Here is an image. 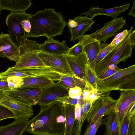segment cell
<instances>
[{"instance_id":"obj_45","label":"cell","mask_w":135,"mask_h":135,"mask_svg":"<svg viewBox=\"0 0 135 135\" xmlns=\"http://www.w3.org/2000/svg\"><path fill=\"white\" fill-rule=\"evenodd\" d=\"M132 7L129 12L128 15H131L134 17H135V0L133 2Z\"/></svg>"},{"instance_id":"obj_12","label":"cell","mask_w":135,"mask_h":135,"mask_svg":"<svg viewBox=\"0 0 135 135\" xmlns=\"http://www.w3.org/2000/svg\"><path fill=\"white\" fill-rule=\"evenodd\" d=\"M113 110L117 115L119 126L123 122L129 110L135 103V89L122 90Z\"/></svg>"},{"instance_id":"obj_18","label":"cell","mask_w":135,"mask_h":135,"mask_svg":"<svg viewBox=\"0 0 135 135\" xmlns=\"http://www.w3.org/2000/svg\"><path fill=\"white\" fill-rule=\"evenodd\" d=\"M130 6L129 3L121 6L108 8H101L98 6L95 7L91 6L88 11L82 13L81 15L89 16L93 19L97 16L103 15L114 18H117L118 16L127 10Z\"/></svg>"},{"instance_id":"obj_7","label":"cell","mask_w":135,"mask_h":135,"mask_svg":"<svg viewBox=\"0 0 135 135\" xmlns=\"http://www.w3.org/2000/svg\"><path fill=\"white\" fill-rule=\"evenodd\" d=\"M69 89L60 81L54 83L42 89L38 99L37 104L41 108L63 98L69 97Z\"/></svg>"},{"instance_id":"obj_41","label":"cell","mask_w":135,"mask_h":135,"mask_svg":"<svg viewBox=\"0 0 135 135\" xmlns=\"http://www.w3.org/2000/svg\"><path fill=\"white\" fill-rule=\"evenodd\" d=\"M22 27L27 33L30 32L31 29V25L29 21V19H25L22 22Z\"/></svg>"},{"instance_id":"obj_19","label":"cell","mask_w":135,"mask_h":135,"mask_svg":"<svg viewBox=\"0 0 135 135\" xmlns=\"http://www.w3.org/2000/svg\"><path fill=\"white\" fill-rule=\"evenodd\" d=\"M29 118L15 119L12 123L0 126V135H22L30 123Z\"/></svg>"},{"instance_id":"obj_15","label":"cell","mask_w":135,"mask_h":135,"mask_svg":"<svg viewBox=\"0 0 135 135\" xmlns=\"http://www.w3.org/2000/svg\"><path fill=\"white\" fill-rule=\"evenodd\" d=\"M63 55L67 60L74 75L84 80L85 70L89 65L85 52L84 51L75 56Z\"/></svg>"},{"instance_id":"obj_22","label":"cell","mask_w":135,"mask_h":135,"mask_svg":"<svg viewBox=\"0 0 135 135\" xmlns=\"http://www.w3.org/2000/svg\"><path fill=\"white\" fill-rule=\"evenodd\" d=\"M23 78V84L21 88L35 87L42 89L54 83L53 80L44 76Z\"/></svg>"},{"instance_id":"obj_29","label":"cell","mask_w":135,"mask_h":135,"mask_svg":"<svg viewBox=\"0 0 135 135\" xmlns=\"http://www.w3.org/2000/svg\"><path fill=\"white\" fill-rule=\"evenodd\" d=\"M9 88L12 90H15L21 88L23 84L22 78L12 76L6 78Z\"/></svg>"},{"instance_id":"obj_30","label":"cell","mask_w":135,"mask_h":135,"mask_svg":"<svg viewBox=\"0 0 135 135\" xmlns=\"http://www.w3.org/2000/svg\"><path fill=\"white\" fill-rule=\"evenodd\" d=\"M103 117L88 126L84 135H95L99 128L103 122Z\"/></svg>"},{"instance_id":"obj_6","label":"cell","mask_w":135,"mask_h":135,"mask_svg":"<svg viewBox=\"0 0 135 135\" xmlns=\"http://www.w3.org/2000/svg\"><path fill=\"white\" fill-rule=\"evenodd\" d=\"M31 15L25 12H11L6 18L5 22L10 38L19 48L25 44L27 39L22 22L25 19H30Z\"/></svg>"},{"instance_id":"obj_46","label":"cell","mask_w":135,"mask_h":135,"mask_svg":"<svg viewBox=\"0 0 135 135\" xmlns=\"http://www.w3.org/2000/svg\"><path fill=\"white\" fill-rule=\"evenodd\" d=\"M104 135H110L108 129L106 127V129Z\"/></svg>"},{"instance_id":"obj_38","label":"cell","mask_w":135,"mask_h":135,"mask_svg":"<svg viewBox=\"0 0 135 135\" xmlns=\"http://www.w3.org/2000/svg\"><path fill=\"white\" fill-rule=\"evenodd\" d=\"M12 90L8 86L6 78H0V91Z\"/></svg>"},{"instance_id":"obj_44","label":"cell","mask_w":135,"mask_h":135,"mask_svg":"<svg viewBox=\"0 0 135 135\" xmlns=\"http://www.w3.org/2000/svg\"><path fill=\"white\" fill-rule=\"evenodd\" d=\"M77 25L76 22L74 20L71 19H69L68 22L67 23L69 28H73L75 27Z\"/></svg>"},{"instance_id":"obj_26","label":"cell","mask_w":135,"mask_h":135,"mask_svg":"<svg viewBox=\"0 0 135 135\" xmlns=\"http://www.w3.org/2000/svg\"><path fill=\"white\" fill-rule=\"evenodd\" d=\"M75 119L71 135H80L82 125L80 107L79 103L75 105Z\"/></svg>"},{"instance_id":"obj_47","label":"cell","mask_w":135,"mask_h":135,"mask_svg":"<svg viewBox=\"0 0 135 135\" xmlns=\"http://www.w3.org/2000/svg\"><path fill=\"white\" fill-rule=\"evenodd\" d=\"M1 11L0 10V15H1Z\"/></svg>"},{"instance_id":"obj_40","label":"cell","mask_w":135,"mask_h":135,"mask_svg":"<svg viewBox=\"0 0 135 135\" xmlns=\"http://www.w3.org/2000/svg\"><path fill=\"white\" fill-rule=\"evenodd\" d=\"M120 69L118 66L113 69H109L106 71L103 74L98 78L100 79L105 78L112 75Z\"/></svg>"},{"instance_id":"obj_25","label":"cell","mask_w":135,"mask_h":135,"mask_svg":"<svg viewBox=\"0 0 135 135\" xmlns=\"http://www.w3.org/2000/svg\"><path fill=\"white\" fill-rule=\"evenodd\" d=\"M110 135H119V126L116 114L113 110L108 115L104 122Z\"/></svg>"},{"instance_id":"obj_42","label":"cell","mask_w":135,"mask_h":135,"mask_svg":"<svg viewBox=\"0 0 135 135\" xmlns=\"http://www.w3.org/2000/svg\"><path fill=\"white\" fill-rule=\"evenodd\" d=\"M129 118L135 115V103L130 108L127 113Z\"/></svg>"},{"instance_id":"obj_8","label":"cell","mask_w":135,"mask_h":135,"mask_svg":"<svg viewBox=\"0 0 135 135\" xmlns=\"http://www.w3.org/2000/svg\"><path fill=\"white\" fill-rule=\"evenodd\" d=\"M117 100L109 95L100 97L93 104L86 120L90 124L105 116L109 115L113 110Z\"/></svg>"},{"instance_id":"obj_9","label":"cell","mask_w":135,"mask_h":135,"mask_svg":"<svg viewBox=\"0 0 135 135\" xmlns=\"http://www.w3.org/2000/svg\"><path fill=\"white\" fill-rule=\"evenodd\" d=\"M0 105L9 109L13 113L15 119L29 118L33 115L32 106L17 100L3 91H0Z\"/></svg>"},{"instance_id":"obj_2","label":"cell","mask_w":135,"mask_h":135,"mask_svg":"<svg viewBox=\"0 0 135 135\" xmlns=\"http://www.w3.org/2000/svg\"><path fill=\"white\" fill-rule=\"evenodd\" d=\"M29 21L31 29L26 34V37L44 36L47 39L53 38L62 34L67 24L61 13L56 12L53 8L38 11L31 16Z\"/></svg>"},{"instance_id":"obj_24","label":"cell","mask_w":135,"mask_h":135,"mask_svg":"<svg viewBox=\"0 0 135 135\" xmlns=\"http://www.w3.org/2000/svg\"><path fill=\"white\" fill-rule=\"evenodd\" d=\"M59 81L69 88L77 86L83 90L85 86V82L84 80L74 75L69 76L61 75Z\"/></svg>"},{"instance_id":"obj_23","label":"cell","mask_w":135,"mask_h":135,"mask_svg":"<svg viewBox=\"0 0 135 135\" xmlns=\"http://www.w3.org/2000/svg\"><path fill=\"white\" fill-rule=\"evenodd\" d=\"M65 121L64 135H71L75 119V106L62 103Z\"/></svg>"},{"instance_id":"obj_5","label":"cell","mask_w":135,"mask_h":135,"mask_svg":"<svg viewBox=\"0 0 135 135\" xmlns=\"http://www.w3.org/2000/svg\"><path fill=\"white\" fill-rule=\"evenodd\" d=\"M40 44L36 41L27 39L25 44L19 48V56L15 68H23L46 66L39 57L38 53L41 51Z\"/></svg>"},{"instance_id":"obj_14","label":"cell","mask_w":135,"mask_h":135,"mask_svg":"<svg viewBox=\"0 0 135 135\" xmlns=\"http://www.w3.org/2000/svg\"><path fill=\"white\" fill-rule=\"evenodd\" d=\"M78 40L83 45L90 66L95 71L97 59L101 50L100 42L89 35H84Z\"/></svg>"},{"instance_id":"obj_1","label":"cell","mask_w":135,"mask_h":135,"mask_svg":"<svg viewBox=\"0 0 135 135\" xmlns=\"http://www.w3.org/2000/svg\"><path fill=\"white\" fill-rule=\"evenodd\" d=\"M26 129L35 135H64L65 119L62 103L59 101L41 108Z\"/></svg>"},{"instance_id":"obj_31","label":"cell","mask_w":135,"mask_h":135,"mask_svg":"<svg viewBox=\"0 0 135 135\" xmlns=\"http://www.w3.org/2000/svg\"><path fill=\"white\" fill-rule=\"evenodd\" d=\"M84 52L83 45L79 41L78 43L69 48L66 54L71 56H76Z\"/></svg>"},{"instance_id":"obj_27","label":"cell","mask_w":135,"mask_h":135,"mask_svg":"<svg viewBox=\"0 0 135 135\" xmlns=\"http://www.w3.org/2000/svg\"><path fill=\"white\" fill-rule=\"evenodd\" d=\"M97 77L95 71L89 65L85 70L84 80L85 82L91 86L95 89L97 90Z\"/></svg>"},{"instance_id":"obj_36","label":"cell","mask_w":135,"mask_h":135,"mask_svg":"<svg viewBox=\"0 0 135 135\" xmlns=\"http://www.w3.org/2000/svg\"><path fill=\"white\" fill-rule=\"evenodd\" d=\"M83 101V111L81 122L82 125L86 120L88 113L93 104L89 100Z\"/></svg>"},{"instance_id":"obj_11","label":"cell","mask_w":135,"mask_h":135,"mask_svg":"<svg viewBox=\"0 0 135 135\" xmlns=\"http://www.w3.org/2000/svg\"><path fill=\"white\" fill-rule=\"evenodd\" d=\"M126 25V20L123 18L122 16L117 17L107 22L102 28L89 35L100 42H105L108 39L117 35Z\"/></svg>"},{"instance_id":"obj_37","label":"cell","mask_w":135,"mask_h":135,"mask_svg":"<svg viewBox=\"0 0 135 135\" xmlns=\"http://www.w3.org/2000/svg\"><path fill=\"white\" fill-rule=\"evenodd\" d=\"M130 118L127 135H135V115Z\"/></svg>"},{"instance_id":"obj_16","label":"cell","mask_w":135,"mask_h":135,"mask_svg":"<svg viewBox=\"0 0 135 135\" xmlns=\"http://www.w3.org/2000/svg\"><path fill=\"white\" fill-rule=\"evenodd\" d=\"M19 48L11 40L9 34H0V57L16 61L19 56Z\"/></svg>"},{"instance_id":"obj_13","label":"cell","mask_w":135,"mask_h":135,"mask_svg":"<svg viewBox=\"0 0 135 135\" xmlns=\"http://www.w3.org/2000/svg\"><path fill=\"white\" fill-rule=\"evenodd\" d=\"M42 90V89L37 87H26L3 92L17 100L32 106L37 104L38 99Z\"/></svg>"},{"instance_id":"obj_28","label":"cell","mask_w":135,"mask_h":135,"mask_svg":"<svg viewBox=\"0 0 135 135\" xmlns=\"http://www.w3.org/2000/svg\"><path fill=\"white\" fill-rule=\"evenodd\" d=\"M118 45L112 46L110 44L106 43L105 42L102 43L101 44L100 51L97 59L95 65L101 61L109 53L117 47Z\"/></svg>"},{"instance_id":"obj_32","label":"cell","mask_w":135,"mask_h":135,"mask_svg":"<svg viewBox=\"0 0 135 135\" xmlns=\"http://www.w3.org/2000/svg\"><path fill=\"white\" fill-rule=\"evenodd\" d=\"M83 91L81 88L77 86L70 88L68 92L69 97L76 100L82 99Z\"/></svg>"},{"instance_id":"obj_35","label":"cell","mask_w":135,"mask_h":135,"mask_svg":"<svg viewBox=\"0 0 135 135\" xmlns=\"http://www.w3.org/2000/svg\"><path fill=\"white\" fill-rule=\"evenodd\" d=\"M128 32V30L126 29L123 32L118 34L110 44L112 46H114L119 44L125 38Z\"/></svg>"},{"instance_id":"obj_17","label":"cell","mask_w":135,"mask_h":135,"mask_svg":"<svg viewBox=\"0 0 135 135\" xmlns=\"http://www.w3.org/2000/svg\"><path fill=\"white\" fill-rule=\"evenodd\" d=\"M73 20L76 22V26L73 28L68 27L72 42L82 37L86 32L91 29V26L94 22L93 18L86 16L80 15L74 17Z\"/></svg>"},{"instance_id":"obj_43","label":"cell","mask_w":135,"mask_h":135,"mask_svg":"<svg viewBox=\"0 0 135 135\" xmlns=\"http://www.w3.org/2000/svg\"><path fill=\"white\" fill-rule=\"evenodd\" d=\"M130 41L132 45L133 46L135 45V30L132 32L129 36Z\"/></svg>"},{"instance_id":"obj_4","label":"cell","mask_w":135,"mask_h":135,"mask_svg":"<svg viewBox=\"0 0 135 135\" xmlns=\"http://www.w3.org/2000/svg\"><path fill=\"white\" fill-rule=\"evenodd\" d=\"M133 28L132 26L124 39L115 48L109 53L95 66V72L98 78L103 74L111 65L125 62L131 56L133 46L130 43V35Z\"/></svg>"},{"instance_id":"obj_10","label":"cell","mask_w":135,"mask_h":135,"mask_svg":"<svg viewBox=\"0 0 135 135\" xmlns=\"http://www.w3.org/2000/svg\"><path fill=\"white\" fill-rule=\"evenodd\" d=\"M39 57L46 66L61 75L73 76L67 60L63 55L52 54L39 51Z\"/></svg>"},{"instance_id":"obj_33","label":"cell","mask_w":135,"mask_h":135,"mask_svg":"<svg viewBox=\"0 0 135 135\" xmlns=\"http://www.w3.org/2000/svg\"><path fill=\"white\" fill-rule=\"evenodd\" d=\"M9 118H15L13 113L8 109L0 105V121Z\"/></svg>"},{"instance_id":"obj_20","label":"cell","mask_w":135,"mask_h":135,"mask_svg":"<svg viewBox=\"0 0 135 135\" xmlns=\"http://www.w3.org/2000/svg\"><path fill=\"white\" fill-rule=\"evenodd\" d=\"M66 41H60L54 38L47 39L44 43L40 44L41 51L52 54L66 55L69 48L66 44Z\"/></svg>"},{"instance_id":"obj_34","label":"cell","mask_w":135,"mask_h":135,"mask_svg":"<svg viewBox=\"0 0 135 135\" xmlns=\"http://www.w3.org/2000/svg\"><path fill=\"white\" fill-rule=\"evenodd\" d=\"M130 118L127 114L119 126V135H127Z\"/></svg>"},{"instance_id":"obj_39","label":"cell","mask_w":135,"mask_h":135,"mask_svg":"<svg viewBox=\"0 0 135 135\" xmlns=\"http://www.w3.org/2000/svg\"><path fill=\"white\" fill-rule=\"evenodd\" d=\"M59 101L62 103H66L75 106L79 103V100L74 99L69 97L61 99Z\"/></svg>"},{"instance_id":"obj_3","label":"cell","mask_w":135,"mask_h":135,"mask_svg":"<svg viewBox=\"0 0 135 135\" xmlns=\"http://www.w3.org/2000/svg\"><path fill=\"white\" fill-rule=\"evenodd\" d=\"M97 88L101 93L135 89V65L120 69L105 78L100 79L97 78Z\"/></svg>"},{"instance_id":"obj_21","label":"cell","mask_w":135,"mask_h":135,"mask_svg":"<svg viewBox=\"0 0 135 135\" xmlns=\"http://www.w3.org/2000/svg\"><path fill=\"white\" fill-rule=\"evenodd\" d=\"M32 4L30 0H0V10H8L11 12H25Z\"/></svg>"}]
</instances>
